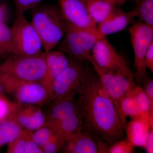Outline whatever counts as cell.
<instances>
[{
  "label": "cell",
  "instance_id": "7402d4cb",
  "mask_svg": "<svg viewBox=\"0 0 153 153\" xmlns=\"http://www.w3.org/2000/svg\"><path fill=\"white\" fill-rule=\"evenodd\" d=\"M133 10L139 20L153 26V0H135Z\"/></svg>",
  "mask_w": 153,
  "mask_h": 153
},
{
  "label": "cell",
  "instance_id": "d4e9b609",
  "mask_svg": "<svg viewBox=\"0 0 153 153\" xmlns=\"http://www.w3.org/2000/svg\"><path fill=\"white\" fill-rule=\"evenodd\" d=\"M133 94L136 100L142 114L153 115V107L143 88L139 85H136Z\"/></svg>",
  "mask_w": 153,
  "mask_h": 153
},
{
  "label": "cell",
  "instance_id": "9a60e30c",
  "mask_svg": "<svg viewBox=\"0 0 153 153\" xmlns=\"http://www.w3.org/2000/svg\"><path fill=\"white\" fill-rule=\"evenodd\" d=\"M76 93L56 100L46 115V120L44 126L53 125L62 120L69 115L80 109L78 101L75 98Z\"/></svg>",
  "mask_w": 153,
  "mask_h": 153
},
{
  "label": "cell",
  "instance_id": "f1b7e54d",
  "mask_svg": "<svg viewBox=\"0 0 153 153\" xmlns=\"http://www.w3.org/2000/svg\"><path fill=\"white\" fill-rule=\"evenodd\" d=\"M64 142L54 132V134L41 147L44 153H56L62 150Z\"/></svg>",
  "mask_w": 153,
  "mask_h": 153
},
{
  "label": "cell",
  "instance_id": "4dcf8cb0",
  "mask_svg": "<svg viewBox=\"0 0 153 153\" xmlns=\"http://www.w3.org/2000/svg\"><path fill=\"white\" fill-rule=\"evenodd\" d=\"M13 107L14 102H12L4 95H0V122L8 119Z\"/></svg>",
  "mask_w": 153,
  "mask_h": 153
},
{
  "label": "cell",
  "instance_id": "30bf717a",
  "mask_svg": "<svg viewBox=\"0 0 153 153\" xmlns=\"http://www.w3.org/2000/svg\"><path fill=\"white\" fill-rule=\"evenodd\" d=\"M63 18L68 25L78 29H95L83 0H58Z\"/></svg>",
  "mask_w": 153,
  "mask_h": 153
},
{
  "label": "cell",
  "instance_id": "8992f818",
  "mask_svg": "<svg viewBox=\"0 0 153 153\" xmlns=\"http://www.w3.org/2000/svg\"><path fill=\"white\" fill-rule=\"evenodd\" d=\"M134 54V79L140 85L147 75L144 64L146 52L153 43V26L139 20L128 29Z\"/></svg>",
  "mask_w": 153,
  "mask_h": 153
},
{
  "label": "cell",
  "instance_id": "8d00e7d4",
  "mask_svg": "<svg viewBox=\"0 0 153 153\" xmlns=\"http://www.w3.org/2000/svg\"><path fill=\"white\" fill-rule=\"evenodd\" d=\"M4 8L2 6L0 5V22H3L4 17Z\"/></svg>",
  "mask_w": 153,
  "mask_h": 153
},
{
  "label": "cell",
  "instance_id": "8fae6325",
  "mask_svg": "<svg viewBox=\"0 0 153 153\" xmlns=\"http://www.w3.org/2000/svg\"><path fill=\"white\" fill-rule=\"evenodd\" d=\"M8 119L16 123L24 129L33 131L44 126L46 118L41 108L36 105L22 104L15 101Z\"/></svg>",
  "mask_w": 153,
  "mask_h": 153
},
{
  "label": "cell",
  "instance_id": "cb8c5ba5",
  "mask_svg": "<svg viewBox=\"0 0 153 153\" xmlns=\"http://www.w3.org/2000/svg\"><path fill=\"white\" fill-rule=\"evenodd\" d=\"M77 30L86 52L88 55H91V51L96 43L104 37L99 33L97 28Z\"/></svg>",
  "mask_w": 153,
  "mask_h": 153
},
{
  "label": "cell",
  "instance_id": "5b68a950",
  "mask_svg": "<svg viewBox=\"0 0 153 153\" xmlns=\"http://www.w3.org/2000/svg\"><path fill=\"white\" fill-rule=\"evenodd\" d=\"M0 83L18 103L36 105L50 100L47 88L40 82L24 81L0 73Z\"/></svg>",
  "mask_w": 153,
  "mask_h": 153
},
{
  "label": "cell",
  "instance_id": "4316f807",
  "mask_svg": "<svg viewBox=\"0 0 153 153\" xmlns=\"http://www.w3.org/2000/svg\"><path fill=\"white\" fill-rule=\"evenodd\" d=\"M29 135V131L24 129L19 136L8 144L7 152L25 153L26 141Z\"/></svg>",
  "mask_w": 153,
  "mask_h": 153
},
{
  "label": "cell",
  "instance_id": "3957f363",
  "mask_svg": "<svg viewBox=\"0 0 153 153\" xmlns=\"http://www.w3.org/2000/svg\"><path fill=\"white\" fill-rule=\"evenodd\" d=\"M0 73L24 81L41 83L47 73L44 52L31 56L12 54L0 64Z\"/></svg>",
  "mask_w": 153,
  "mask_h": 153
},
{
  "label": "cell",
  "instance_id": "484cf974",
  "mask_svg": "<svg viewBox=\"0 0 153 153\" xmlns=\"http://www.w3.org/2000/svg\"><path fill=\"white\" fill-rule=\"evenodd\" d=\"M29 132L32 140L41 148L49 140L54 134V131L51 128L46 126L33 131H29Z\"/></svg>",
  "mask_w": 153,
  "mask_h": 153
},
{
  "label": "cell",
  "instance_id": "d6986e66",
  "mask_svg": "<svg viewBox=\"0 0 153 153\" xmlns=\"http://www.w3.org/2000/svg\"><path fill=\"white\" fill-rule=\"evenodd\" d=\"M83 1L90 16L97 25L104 21L117 6L106 0Z\"/></svg>",
  "mask_w": 153,
  "mask_h": 153
},
{
  "label": "cell",
  "instance_id": "7a4b0ae2",
  "mask_svg": "<svg viewBox=\"0 0 153 153\" xmlns=\"http://www.w3.org/2000/svg\"><path fill=\"white\" fill-rule=\"evenodd\" d=\"M31 11V22L41 38L44 52L53 50L63 40L67 26L59 6L40 4Z\"/></svg>",
  "mask_w": 153,
  "mask_h": 153
},
{
  "label": "cell",
  "instance_id": "e0dca14e",
  "mask_svg": "<svg viewBox=\"0 0 153 153\" xmlns=\"http://www.w3.org/2000/svg\"><path fill=\"white\" fill-rule=\"evenodd\" d=\"M62 150L66 153H99L92 135L83 128L68 137L64 143Z\"/></svg>",
  "mask_w": 153,
  "mask_h": 153
},
{
  "label": "cell",
  "instance_id": "f546056e",
  "mask_svg": "<svg viewBox=\"0 0 153 153\" xmlns=\"http://www.w3.org/2000/svg\"><path fill=\"white\" fill-rule=\"evenodd\" d=\"M44 0H14L16 13H25L41 4Z\"/></svg>",
  "mask_w": 153,
  "mask_h": 153
},
{
  "label": "cell",
  "instance_id": "5bb4252c",
  "mask_svg": "<svg viewBox=\"0 0 153 153\" xmlns=\"http://www.w3.org/2000/svg\"><path fill=\"white\" fill-rule=\"evenodd\" d=\"M153 126V115L143 114L126 124L127 138L135 147L144 148L148 133Z\"/></svg>",
  "mask_w": 153,
  "mask_h": 153
},
{
  "label": "cell",
  "instance_id": "ba28073f",
  "mask_svg": "<svg viewBox=\"0 0 153 153\" xmlns=\"http://www.w3.org/2000/svg\"><path fill=\"white\" fill-rule=\"evenodd\" d=\"M92 65L101 85L106 91L117 108L119 102L126 95L133 93L136 84L133 78L97 66L91 58L88 60Z\"/></svg>",
  "mask_w": 153,
  "mask_h": 153
},
{
  "label": "cell",
  "instance_id": "d590c367",
  "mask_svg": "<svg viewBox=\"0 0 153 153\" xmlns=\"http://www.w3.org/2000/svg\"><path fill=\"white\" fill-rule=\"evenodd\" d=\"M106 1L110 2L116 5L120 6L123 5L127 2L131 1V0H106Z\"/></svg>",
  "mask_w": 153,
  "mask_h": 153
},
{
  "label": "cell",
  "instance_id": "74e56055",
  "mask_svg": "<svg viewBox=\"0 0 153 153\" xmlns=\"http://www.w3.org/2000/svg\"><path fill=\"white\" fill-rule=\"evenodd\" d=\"M4 88H3L1 84L0 83V95H3V92H4Z\"/></svg>",
  "mask_w": 153,
  "mask_h": 153
},
{
  "label": "cell",
  "instance_id": "ffe728a7",
  "mask_svg": "<svg viewBox=\"0 0 153 153\" xmlns=\"http://www.w3.org/2000/svg\"><path fill=\"white\" fill-rule=\"evenodd\" d=\"M118 111L123 126L125 128L127 117L134 118L142 114L133 94H129L123 97L119 102Z\"/></svg>",
  "mask_w": 153,
  "mask_h": 153
},
{
  "label": "cell",
  "instance_id": "2e32d148",
  "mask_svg": "<svg viewBox=\"0 0 153 153\" xmlns=\"http://www.w3.org/2000/svg\"><path fill=\"white\" fill-rule=\"evenodd\" d=\"M61 42L60 51L66 52L76 61L82 63L88 61L91 56L86 52L77 29L68 24L66 34Z\"/></svg>",
  "mask_w": 153,
  "mask_h": 153
},
{
  "label": "cell",
  "instance_id": "44dd1931",
  "mask_svg": "<svg viewBox=\"0 0 153 153\" xmlns=\"http://www.w3.org/2000/svg\"><path fill=\"white\" fill-rule=\"evenodd\" d=\"M24 130L16 123L11 120L0 122V148L16 139Z\"/></svg>",
  "mask_w": 153,
  "mask_h": 153
},
{
  "label": "cell",
  "instance_id": "4fadbf2b",
  "mask_svg": "<svg viewBox=\"0 0 153 153\" xmlns=\"http://www.w3.org/2000/svg\"><path fill=\"white\" fill-rule=\"evenodd\" d=\"M47 73L41 84L47 88L49 95L53 82L68 66L70 58L60 50H53L44 52Z\"/></svg>",
  "mask_w": 153,
  "mask_h": 153
},
{
  "label": "cell",
  "instance_id": "603a6c76",
  "mask_svg": "<svg viewBox=\"0 0 153 153\" xmlns=\"http://www.w3.org/2000/svg\"><path fill=\"white\" fill-rule=\"evenodd\" d=\"M12 54L13 49L10 28L4 22H0V57H9Z\"/></svg>",
  "mask_w": 153,
  "mask_h": 153
},
{
  "label": "cell",
  "instance_id": "7c38bea8",
  "mask_svg": "<svg viewBox=\"0 0 153 153\" xmlns=\"http://www.w3.org/2000/svg\"><path fill=\"white\" fill-rule=\"evenodd\" d=\"M136 18L133 10L127 12L117 6L104 21L97 25V29L102 36L106 37L124 30L133 23Z\"/></svg>",
  "mask_w": 153,
  "mask_h": 153
},
{
  "label": "cell",
  "instance_id": "ac0fdd59",
  "mask_svg": "<svg viewBox=\"0 0 153 153\" xmlns=\"http://www.w3.org/2000/svg\"><path fill=\"white\" fill-rule=\"evenodd\" d=\"M63 142L76 132L83 128V118L80 109L69 115L62 120L49 126Z\"/></svg>",
  "mask_w": 153,
  "mask_h": 153
},
{
  "label": "cell",
  "instance_id": "836d02e7",
  "mask_svg": "<svg viewBox=\"0 0 153 153\" xmlns=\"http://www.w3.org/2000/svg\"><path fill=\"white\" fill-rule=\"evenodd\" d=\"M144 64L147 69L153 73V43L150 46L146 52L144 58Z\"/></svg>",
  "mask_w": 153,
  "mask_h": 153
},
{
  "label": "cell",
  "instance_id": "e575fe53",
  "mask_svg": "<svg viewBox=\"0 0 153 153\" xmlns=\"http://www.w3.org/2000/svg\"><path fill=\"white\" fill-rule=\"evenodd\" d=\"M144 148L147 152L153 153V126L149 129Z\"/></svg>",
  "mask_w": 153,
  "mask_h": 153
},
{
  "label": "cell",
  "instance_id": "9c48e42d",
  "mask_svg": "<svg viewBox=\"0 0 153 153\" xmlns=\"http://www.w3.org/2000/svg\"><path fill=\"white\" fill-rule=\"evenodd\" d=\"M85 69L82 63L70 58L68 66L54 80L49 93L50 100L54 101L76 93L82 85Z\"/></svg>",
  "mask_w": 153,
  "mask_h": 153
},
{
  "label": "cell",
  "instance_id": "6da1fadb",
  "mask_svg": "<svg viewBox=\"0 0 153 153\" xmlns=\"http://www.w3.org/2000/svg\"><path fill=\"white\" fill-rule=\"evenodd\" d=\"M77 94L86 130L110 146L123 137L125 127L116 105L95 73L85 69Z\"/></svg>",
  "mask_w": 153,
  "mask_h": 153
},
{
  "label": "cell",
  "instance_id": "277c9868",
  "mask_svg": "<svg viewBox=\"0 0 153 153\" xmlns=\"http://www.w3.org/2000/svg\"><path fill=\"white\" fill-rule=\"evenodd\" d=\"M16 16L10 28L13 54L31 56L42 54L43 46L41 38L25 14L16 13Z\"/></svg>",
  "mask_w": 153,
  "mask_h": 153
},
{
  "label": "cell",
  "instance_id": "52a82bcc",
  "mask_svg": "<svg viewBox=\"0 0 153 153\" xmlns=\"http://www.w3.org/2000/svg\"><path fill=\"white\" fill-rule=\"evenodd\" d=\"M91 57L99 67L134 79V73L125 59L106 37L101 38L96 43L91 51Z\"/></svg>",
  "mask_w": 153,
  "mask_h": 153
},
{
  "label": "cell",
  "instance_id": "d6a6232c",
  "mask_svg": "<svg viewBox=\"0 0 153 153\" xmlns=\"http://www.w3.org/2000/svg\"><path fill=\"white\" fill-rule=\"evenodd\" d=\"M29 134L25 146V153H44L41 147L34 142L30 137L29 131Z\"/></svg>",
  "mask_w": 153,
  "mask_h": 153
},
{
  "label": "cell",
  "instance_id": "83f0119b",
  "mask_svg": "<svg viewBox=\"0 0 153 153\" xmlns=\"http://www.w3.org/2000/svg\"><path fill=\"white\" fill-rule=\"evenodd\" d=\"M134 146L128 138L120 139L110 145L109 153H132L134 152Z\"/></svg>",
  "mask_w": 153,
  "mask_h": 153
},
{
  "label": "cell",
  "instance_id": "1f68e13d",
  "mask_svg": "<svg viewBox=\"0 0 153 153\" xmlns=\"http://www.w3.org/2000/svg\"><path fill=\"white\" fill-rule=\"evenodd\" d=\"M143 88L145 92L147 94L150 101L151 104L153 107V80L152 78L148 76H145L142 81Z\"/></svg>",
  "mask_w": 153,
  "mask_h": 153
}]
</instances>
